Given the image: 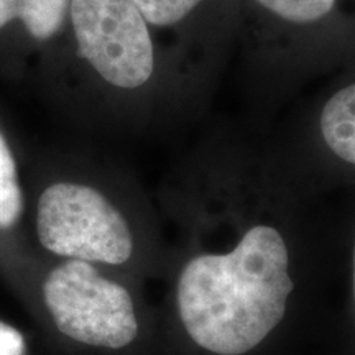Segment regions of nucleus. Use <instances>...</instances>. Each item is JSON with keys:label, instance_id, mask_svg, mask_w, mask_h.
Segmentation results:
<instances>
[{"label": "nucleus", "instance_id": "nucleus-1", "mask_svg": "<svg viewBox=\"0 0 355 355\" xmlns=\"http://www.w3.org/2000/svg\"><path fill=\"white\" fill-rule=\"evenodd\" d=\"M295 290L285 234L252 222L227 254H199L181 268L176 309L199 349L245 355L279 326Z\"/></svg>", "mask_w": 355, "mask_h": 355}, {"label": "nucleus", "instance_id": "nucleus-2", "mask_svg": "<svg viewBox=\"0 0 355 355\" xmlns=\"http://www.w3.org/2000/svg\"><path fill=\"white\" fill-rule=\"evenodd\" d=\"M235 50L252 105L273 109L355 63V25L340 0H239Z\"/></svg>", "mask_w": 355, "mask_h": 355}, {"label": "nucleus", "instance_id": "nucleus-3", "mask_svg": "<svg viewBox=\"0 0 355 355\" xmlns=\"http://www.w3.org/2000/svg\"><path fill=\"white\" fill-rule=\"evenodd\" d=\"M79 60L115 91L141 92L173 117L201 109L135 0H71Z\"/></svg>", "mask_w": 355, "mask_h": 355}, {"label": "nucleus", "instance_id": "nucleus-4", "mask_svg": "<svg viewBox=\"0 0 355 355\" xmlns=\"http://www.w3.org/2000/svg\"><path fill=\"white\" fill-rule=\"evenodd\" d=\"M155 38L202 105L235 50L239 0H135Z\"/></svg>", "mask_w": 355, "mask_h": 355}, {"label": "nucleus", "instance_id": "nucleus-5", "mask_svg": "<svg viewBox=\"0 0 355 355\" xmlns=\"http://www.w3.org/2000/svg\"><path fill=\"white\" fill-rule=\"evenodd\" d=\"M43 248L66 260L122 265L133 254V232L123 212L96 186L53 183L37 206Z\"/></svg>", "mask_w": 355, "mask_h": 355}, {"label": "nucleus", "instance_id": "nucleus-6", "mask_svg": "<svg viewBox=\"0 0 355 355\" xmlns=\"http://www.w3.org/2000/svg\"><path fill=\"white\" fill-rule=\"evenodd\" d=\"M42 296L56 329L74 343L121 350L139 336L130 293L87 261L55 266L44 278Z\"/></svg>", "mask_w": 355, "mask_h": 355}, {"label": "nucleus", "instance_id": "nucleus-7", "mask_svg": "<svg viewBox=\"0 0 355 355\" xmlns=\"http://www.w3.org/2000/svg\"><path fill=\"white\" fill-rule=\"evenodd\" d=\"M301 123L318 152L355 171V63L303 104Z\"/></svg>", "mask_w": 355, "mask_h": 355}, {"label": "nucleus", "instance_id": "nucleus-8", "mask_svg": "<svg viewBox=\"0 0 355 355\" xmlns=\"http://www.w3.org/2000/svg\"><path fill=\"white\" fill-rule=\"evenodd\" d=\"M71 0H0V28L20 19L37 40H50L61 32L69 17Z\"/></svg>", "mask_w": 355, "mask_h": 355}, {"label": "nucleus", "instance_id": "nucleus-9", "mask_svg": "<svg viewBox=\"0 0 355 355\" xmlns=\"http://www.w3.org/2000/svg\"><path fill=\"white\" fill-rule=\"evenodd\" d=\"M24 212V193H21L17 165L10 146L0 133V229L15 227Z\"/></svg>", "mask_w": 355, "mask_h": 355}, {"label": "nucleus", "instance_id": "nucleus-10", "mask_svg": "<svg viewBox=\"0 0 355 355\" xmlns=\"http://www.w3.org/2000/svg\"><path fill=\"white\" fill-rule=\"evenodd\" d=\"M0 355H25L24 334L3 321H0Z\"/></svg>", "mask_w": 355, "mask_h": 355}, {"label": "nucleus", "instance_id": "nucleus-11", "mask_svg": "<svg viewBox=\"0 0 355 355\" xmlns=\"http://www.w3.org/2000/svg\"><path fill=\"white\" fill-rule=\"evenodd\" d=\"M352 296H354V304H355V243H354V252H352Z\"/></svg>", "mask_w": 355, "mask_h": 355}]
</instances>
